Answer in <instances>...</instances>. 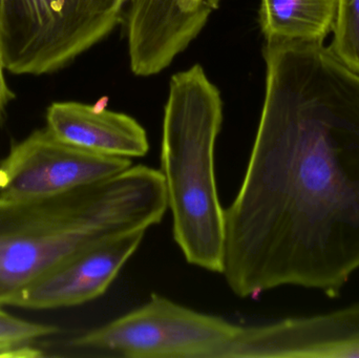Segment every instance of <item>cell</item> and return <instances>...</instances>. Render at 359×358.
Here are the masks:
<instances>
[{
    "label": "cell",
    "mask_w": 359,
    "mask_h": 358,
    "mask_svg": "<svg viewBox=\"0 0 359 358\" xmlns=\"http://www.w3.org/2000/svg\"><path fill=\"white\" fill-rule=\"evenodd\" d=\"M266 95L222 275L241 298H337L359 269V73L323 43L267 40Z\"/></svg>",
    "instance_id": "obj_1"
},
{
    "label": "cell",
    "mask_w": 359,
    "mask_h": 358,
    "mask_svg": "<svg viewBox=\"0 0 359 358\" xmlns=\"http://www.w3.org/2000/svg\"><path fill=\"white\" fill-rule=\"evenodd\" d=\"M168 209L161 172L144 165L44 199L0 198V306L69 259L149 230Z\"/></svg>",
    "instance_id": "obj_2"
},
{
    "label": "cell",
    "mask_w": 359,
    "mask_h": 358,
    "mask_svg": "<svg viewBox=\"0 0 359 358\" xmlns=\"http://www.w3.org/2000/svg\"><path fill=\"white\" fill-rule=\"evenodd\" d=\"M222 122L221 94L201 65L172 77L160 157L172 233L189 264L219 275L225 209L217 193L215 151Z\"/></svg>",
    "instance_id": "obj_3"
},
{
    "label": "cell",
    "mask_w": 359,
    "mask_h": 358,
    "mask_svg": "<svg viewBox=\"0 0 359 358\" xmlns=\"http://www.w3.org/2000/svg\"><path fill=\"white\" fill-rule=\"evenodd\" d=\"M238 326L153 294L105 325L35 344L41 357L226 358Z\"/></svg>",
    "instance_id": "obj_4"
},
{
    "label": "cell",
    "mask_w": 359,
    "mask_h": 358,
    "mask_svg": "<svg viewBox=\"0 0 359 358\" xmlns=\"http://www.w3.org/2000/svg\"><path fill=\"white\" fill-rule=\"evenodd\" d=\"M128 0H1L0 53L15 75L52 73L119 23Z\"/></svg>",
    "instance_id": "obj_5"
},
{
    "label": "cell",
    "mask_w": 359,
    "mask_h": 358,
    "mask_svg": "<svg viewBox=\"0 0 359 358\" xmlns=\"http://www.w3.org/2000/svg\"><path fill=\"white\" fill-rule=\"evenodd\" d=\"M133 166L130 159L90 153L37 130L0 160V198L33 201L111 178Z\"/></svg>",
    "instance_id": "obj_6"
},
{
    "label": "cell",
    "mask_w": 359,
    "mask_h": 358,
    "mask_svg": "<svg viewBox=\"0 0 359 358\" xmlns=\"http://www.w3.org/2000/svg\"><path fill=\"white\" fill-rule=\"evenodd\" d=\"M359 357V303L313 317L238 326L227 358Z\"/></svg>",
    "instance_id": "obj_7"
},
{
    "label": "cell",
    "mask_w": 359,
    "mask_h": 358,
    "mask_svg": "<svg viewBox=\"0 0 359 358\" xmlns=\"http://www.w3.org/2000/svg\"><path fill=\"white\" fill-rule=\"evenodd\" d=\"M147 231H134L94 246L53 268L15 294L6 306L52 310L103 296L136 254Z\"/></svg>",
    "instance_id": "obj_8"
},
{
    "label": "cell",
    "mask_w": 359,
    "mask_h": 358,
    "mask_svg": "<svg viewBox=\"0 0 359 358\" xmlns=\"http://www.w3.org/2000/svg\"><path fill=\"white\" fill-rule=\"evenodd\" d=\"M130 67L142 77L165 69L217 10L221 0H128Z\"/></svg>",
    "instance_id": "obj_9"
},
{
    "label": "cell",
    "mask_w": 359,
    "mask_h": 358,
    "mask_svg": "<svg viewBox=\"0 0 359 358\" xmlns=\"http://www.w3.org/2000/svg\"><path fill=\"white\" fill-rule=\"evenodd\" d=\"M46 128L65 142L98 155L130 159L149 151L147 132L134 118L103 105L53 103L46 111Z\"/></svg>",
    "instance_id": "obj_10"
},
{
    "label": "cell",
    "mask_w": 359,
    "mask_h": 358,
    "mask_svg": "<svg viewBox=\"0 0 359 358\" xmlns=\"http://www.w3.org/2000/svg\"><path fill=\"white\" fill-rule=\"evenodd\" d=\"M337 11V0H261L259 23L266 40L324 43Z\"/></svg>",
    "instance_id": "obj_11"
},
{
    "label": "cell",
    "mask_w": 359,
    "mask_h": 358,
    "mask_svg": "<svg viewBox=\"0 0 359 358\" xmlns=\"http://www.w3.org/2000/svg\"><path fill=\"white\" fill-rule=\"evenodd\" d=\"M331 52L359 73V0H337Z\"/></svg>",
    "instance_id": "obj_12"
},
{
    "label": "cell",
    "mask_w": 359,
    "mask_h": 358,
    "mask_svg": "<svg viewBox=\"0 0 359 358\" xmlns=\"http://www.w3.org/2000/svg\"><path fill=\"white\" fill-rule=\"evenodd\" d=\"M0 306V345L25 344L58 336L56 326L32 323L6 312Z\"/></svg>",
    "instance_id": "obj_13"
},
{
    "label": "cell",
    "mask_w": 359,
    "mask_h": 358,
    "mask_svg": "<svg viewBox=\"0 0 359 358\" xmlns=\"http://www.w3.org/2000/svg\"><path fill=\"white\" fill-rule=\"evenodd\" d=\"M4 62H2L1 53H0V113L4 111L10 101L15 98V94L10 90L4 75Z\"/></svg>",
    "instance_id": "obj_14"
},
{
    "label": "cell",
    "mask_w": 359,
    "mask_h": 358,
    "mask_svg": "<svg viewBox=\"0 0 359 358\" xmlns=\"http://www.w3.org/2000/svg\"><path fill=\"white\" fill-rule=\"evenodd\" d=\"M13 346H15V345H12V346H8V345H0V357H2V354H4V353L6 352V350H8V349H10L11 347Z\"/></svg>",
    "instance_id": "obj_15"
},
{
    "label": "cell",
    "mask_w": 359,
    "mask_h": 358,
    "mask_svg": "<svg viewBox=\"0 0 359 358\" xmlns=\"http://www.w3.org/2000/svg\"><path fill=\"white\" fill-rule=\"evenodd\" d=\"M0 4H1V0H0Z\"/></svg>",
    "instance_id": "obj_16"
}]
</instances>
